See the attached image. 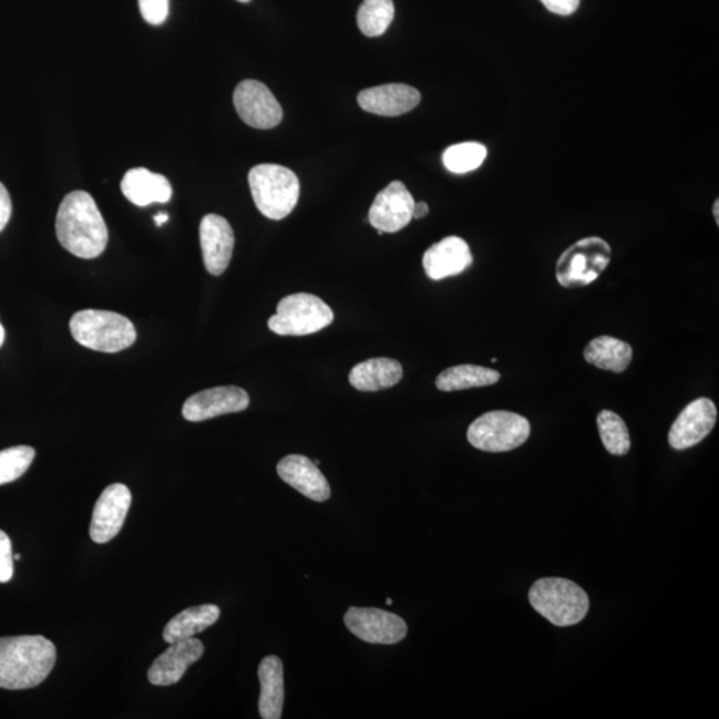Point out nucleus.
<instances>
[{"instance_id":"nucleus-29","label":"nucleus","mask_w":719,"mask_h":719,"mask_svg":"<svg viewBox=\"0 0 719 719\" xmlns=\"http://www.w3.org/2000/svg\"><path fill=\"white\" fill-rule=\"evenodd\" d=\"M35 459L34 448L19 445L0 452V485L21 479Z\"/></svg>"},{"instance_id":"nucleus-4","label":"nucleus","mask_w":719,"mask_h":719,"mask_svg":"<svg viewBox=\"0 0 719 719\" xmlns=\"http://www.w3.org/2000/svg\"><path fill=\"white\" fill-rule=\"evenodd\" d=\"M70 331L79 345L96 352H121L136 341V329L125 316L97 309L72 316Z\"/></svg>"},{"instance_id":"nucleus-14","label":"nucleus","mask_w":719,"mask_h":719,"mask_svg":"<svg viewBox=\"0 0 719 719\" xmlns=\"http://www.w3.org/2000/svg\"><path fill=\"white\" fill-rule=\"evenodd\" d=\"M717 415V407L710 399L691 401L671 425L669 444L677 451H685L701 443L715 429Z\"/></svg>"},{"instance_id":"nucleus-34","label":"nucleus","mask_w":719,"mask_h":719,"mask_svg":"<svg viewBox=\"0 0 719 719\" xmlns=\"http://www.w3.org/2000/svg\"><path fill=\"white\" fill-rule=\"evenodd\" d=\"M429 214V206L424 202L420 203H414L413 207V219H422V217H425Z\"/></svg>"},{"instance_id":"nucleus-1","label":"nucleus","mask_w":719,"mask_h":719,"mask_svg":"<svg viewBox=\"0 0 719 719\" xmlns=\"http://www.w3.org/2000/svg\"><path fill=\"white\" fill-rule=\"evenodd\" d=\"M55 228L63 248L81 259H95L109 244V228L94 197L85 191H74L64 197Z\"/></svg>"},{"instance_id":"nucleus-18","label":"nucleus","mask_w":719,"mask_h":719,"mask_svg":"<svg viewBox=\"0 0 719 719\" xmlns=\"http://www.w3.org/2000/svg\"><path fill=\"white\" fill-rule=\"evenodd\" d=\"M472 261L470 246L458 236L445 237L433 244L422 257V266L432 280H443L460 275L471 267Z\"/></svg>"},{"instance_id":"nucleus-26","label":"nucleus","mask_w":719,"mask_h":719,"mask_svg":"<svg viewBox=\"0 0 719 719\" xmlns=\"http://www.w3.org/2000/svg\"><path fill=\"white\" fill-rule=\"evenodd\" d=\"M393 0H364L358 11L359 29L366 37H381L393 22Z\"/></svg>"},{"instance_id":"nucleus-9","label":"nucleus","mask_w":719,"mask_h":719,"mask_svg":"<svg viewBox=\"0 0 719 719\" xmlns=\"http://www.w3.org/2000/svg\"><path fill=\"white\" fill-rule=\"evenodd\" d=\"M234 104L237 115L250 127L270 130L283 121V109L273 92L253 79L237 84L234 92Z\"/></svg>"},{"instance_id":"nucleus-22","label":"nucleus","mask_w":719,"mask_h":719,"mask_svg":"<svg viewBox=\"0 0 719 719\" xmlns=\"http://www.w3.org/2000/svg\"><path fill=\"white\" fill-rule=\"evenodd\" d=\"M259 681L261 692L259 698L260 717L264 719H279L284 706V666L277 656H268L259 665Z\"/></svg>"},{"instance_id":"nucleus-32","label":"nucleus","mask_w":719,"mask_h":719,"mask_svg":"<svg viewBox=\"0 0 719 719\" xmlns=\"http://www.w3.org/2000/svg\"><path fill=\"white\" fill-rule=\"evenodd\" d=\"M547 10L561 17L572 16L579 6V0H541Z\"/></svg>"},{"instance_id":"nucleus-36","label":"nucleus","mask_w":719,"mask_h":719,"mask_svg":"<svg viewBox=\"0 0 719 719\" xmlns=\"http://www.w3.org/2000/svg\"><path fill=\"white\" fill-rule=\"evenodd\" d=\"M718 208H719V201H716L715 207H712V214H715V216H716L717 224H719V213H718L719 209Z\"/></svg>"},{"instance_id":"nucleus-2","label":"nucleus","mask_w":719,"mask_h":719,"mask_svg":"<svg viewBox=\"0 0 719 719\" xmlns=\"http://www.w3.org/2000/svg\"><path fill=\"white\" fill-rule=\"evenodd\" d=\"M57 656L55 645L43 636L0 638V688H35L54 669Z\"/></svg>"},{"instance_id":"nucleus-25","label":"nucleus","mask_w":719,"mask_h":719,"mask_svg":"<svg viewBox=\"0 0 719 719\" xmlns=\"http://www.w3.org/2000/svg\"><path fill=\"white\" fill-rule=\"evenodd\" d=\"M501 376L493 369L480 366H456L439 374L436 387L443 392L464 391V389L497 384Z\"/></svg>"},{"instance_id":"nucleus-17","label":"nucleus","mask_w":719,"mask_h":719,"mask_svg":"<svg viewBox=\"0 0 719 719\" xmlns=\"http://www.w3.org/2000/svg\"><path fill=\"white\" fill-rule=\"evenodd\" d=\"M277 474L284 483L292 486L302 496L325 503L331 497V486L319 466L301 454H289L277 464Z\"/></svg>"},{"instance_id":"nucleus-8","label":"nucleus","mask_w":719,"mask_h":719,"mask_svg":"<svg viewBox=\"0 0 719 719\" xmlns=\"http://www.w3.org/2000/svg\"><path fill=\"white\" fill-rule=\"evenodd\" d=\"M531 434V424L524 415L493 411L480 415L468 429V441L476 450L500 453L516 450Z\"/></svg>"},{"instance_id":"nucleus-7","label":"nucleus","mask_w":719,"mask_h":719,"mask_svg":"<svg viewBox=\"0 0 719 719\" xmlns=\"http://www.w3.org/2000/svg\"><path fill=\"white\" fill-rule=\"evenodd\" d=\"M612 248L602 237L592 236L564 250L556 266L557 280L564 288L589 286L608 268Z\"/></svg>"},{"instance_id":"nucleus-15","label":"nucleus","mask_w":719,"mask_h":719,"mask_svg":"<svg viewBox=\"0 0 719 719\" xmlns=\"http://www.w3.org/2000/svg\"><path fill=\"white\" fill-rule=\"evenodd\" d=\"M201 246L204 266L210 275L226 273L235 247L234 229L223 216L209 214L201 223Z\"/></svg>"},{"instance_id":"nucleus-6","label":"nucleus","mask_w":719,"mask_h":719,"mask_svg":"<svg viewBox=\"0 0 719 719\" xmlns=\"http://www.w3.org/2000/svg\"><path fill=\"white\" fill-rule=\"evenodd\" d=\"M333 319L332 309L318 296L295 294L279 302L276 315L268 320V327L280 336H307L331 326Z\"/></svg>"},{"instance_id":"nucleus-19","label":"nucleus","mask_w":719,"mask_h":719,"mask_svg":"<svg viewBox=\"0 0 719 719\" xmlns=\"http://www.w3.org/2000/svg\"><path fill=\"white\" fill-rule=\"evenodd\" d=\"M420 92L411 85L391 83L361 91L358 96L360 107L380 116H400L418 107Z\"/></svg>"},{"instance_id":"nucleus-33","label":"nucleus","mask_w":719,"mask_h":719,"mask_svg":"<svg viewBox=\"0 0 719 719\" xmlns=\"http://www.w3.org/2000/svg\"><path fill=\"white\" fill-rule=\"evenodd\" d=\"M12 214V203L8 188L0 183V233L8 226Z\"/></svg>"},{"instance_id":"nucleus-5","label":"nucleus","mask_w":719,"mask_h":719,"mask_svg":"<svg viewBox=\"0 0 719 719\" xmlns=\"http://www.w3.org/2000/svg\"><path fill=\"white\" fill-rule=\"evenodd\" d=\"M248 183L257 209L270 220L286 219L299 202L298 176L279 164L254 167L249 171Z\"/></svg>"},{"instance_id":"nucleus-23","label":"nucleus","mask_w":719,"mask_h":719,"mask_svg":"<svg viewBox=\"0 0 719 719\" xmlns=\"http://www.w3.org/2000/svg\"><path fill=\"white\" fill-rule=\"evenodd\" d=\"M219 617L220 609L216 605H201L183 610L164 628V641L171 645L182 639L193 638L215 625Z\"/></svg>"},{"instance_id":"nucleus-10","label":"nucleus","mask_w":719,"mask_h":719,"mask_svg":"<svg viewBox=\"0 0 719 719\" xmlns=\"http://www.w3.org/2000/svg\"><path fill=\"white\" fill-rule=\"evenodd\" d=\"M345 623L352 635L369 644H399L408 633L404 619L376 608H349Z\"/></svg>"},{"instance_id":"nucleus-31","label":"nucleus","mask_w":719,"mask_h":719,"mask_svg":"<svg viewBox=\"0 0 719 719\" xmlns=\"http://www.w3.org/2000/svg\"><path fill=\"white\" fill-rule=\"evenodd\" d=\"M14 576V554H12L11 540L0 531V584L9 583Z\"/></svg>"},{"instance_id":"nucleus-24","label":"nucleus","mask_w":719,"mask_h":719,"mask_svg":"<svg viewBox=\"0 0 719 719\" xmlns=\"http://www.w3.org/2000/svg\"><path fill=\"white\" fill-rule=\"evenodd\" d=\"M584 358L589 364L604 371L623 373L630 366L633 349L628 342L612 336H599L586 346Z\"/></svg>"},{"instance_id":"nucleus-39","label":"nucleus","mask_w":719,"mask_h":719,"mask_svg":"<svg viewBox=\"0 0 719 719\" xmlns=\"http://www.w3.org/2000/svg\"><path fill=\"white\" fill-rule=\"evenodd\" d=\"M386 603H387V605H392V604H393V599L388 598Z\"/></svg>"},{"instance_id":"nucleus-38","label":"nucleus","mask_w":719,"mask_h":719,"mask_svg":"<svg viewBox=\"0 0 719 719\" xmlns=\"http://www.w3.org/2000/svg\"><path fill=\"white\" fill-rule=\"evenodd\" d=\"M21 558H22L21 554H14V561H19Z\"/></svg>"},{"instance_id":"nucleus-27","label":"nucleus","mask_w":719,"mask_h":719,"mask_svg":"<svg viewBox=\"0 0 719 719\" xmlns=\"http://www.w3.org/2000/svg\"><path fill=\"white\" fill-rule=\"evenodd\" d=\"M597 425L606 451L615 456L629 453L631 443L628 427L617 413L603 411L598 414Z\"/></svg>"},{"instance_id":"nucleus-12","label":"nucleus","mask_w":719,"mask_h":719,"mask_svg":"<svg viewBox=\"0 0 719 719\" xmlns=\"http://www.w3.org/2000/svg\"><path fill=\"white\" fill-rule=\"evenodd\" d=\"M131 503V492L124 484H112L105 487L92 513L91 540L96 544H105L115 538L122 531Z\"/></svg>"},{"instance_id":"nucleus-20","label":"nucleus","mask_w":719,"mask_h":719,"mask_svg":"<svg viewBox=\"0 0 719 719\" xmlns=\"http://www.w3.org/2000/svg\"><path fill=\"white\" fill-rule=\"evenodd\" d=\"M122 193L137 207H147L153 203H168L173 197V187L166 176L151 173L147 168H132L124 175Z\"/></svg>"},{"instance_id":"nucleus-37","label":"nucleus","mask_w":719,"mask_h":719,"mask_svg":"<svg viewBox=\"0 0 719 719\" xmlns=\"http://www.w3.org/2000/svg\"><path fill=\"white\" fill-rule=\"evenodd\" d=\"M4 336H6L4 328H3V326H2V322H0V347L3 346V342H4Z\"/></svg>"},{"instance_id":"nucleus-28","label":"nucleus","mask_w":719,"mask_h":719,"mask_svg":"<svg viewBox=\"0 0 719 719\" xmlns=\"http://www.w3.org/2000/svg\"><path fill=\"white\" fill-rule=\"evenodd\" d=\"M487 150L484 144L465 142L454 144L445 150L443 163L448 171L453 174H466L481 167L486 160Z\"/></svg>"},{"instance_id":"nucleus-16","label":"nucleus","mask_w":719,"mask_h":719,"mask_svg":"<svg viewBox=\"0 0 719 719\" xmlns=\"http://www.w3.org/2000/svg\"><path fill=\"white\" fill-rule=\"evenodd\" d=\"M204 655L201 639L187 638L171 644L170 648L155 659L148 670V681L155 686H170L181 681L191 665Z\"/></svg>"},{"instance_id":"nucleus-3","label":"nucleus","mask_w":719,"mask_h":719,"mask_svg":"<svg viewBox=\"0 0 719 719\" xmlns=\"http://www.w3.org/2000/svg\"><path fill=\"white\" fill-rule=\"evenodd\" d=\"M533 609L558 628L577 625L588 615L589 597L571 579L541 578L530 590Z\"/></svg>"},{"instance_id":"nucleus-21","label":"nucleus","mask_w":719,"mask_h":719,"mask_svg":"<svg viewBox=\"0 0 719 719\" xmlns=\"http://www.w3.org/2000/svg\"><path fill=\"white\" fill-rule=\"evenodd\" d=\"M402 367L398 360L369 359L356 366L349 373V382L361 392H376L392 388L402 379Z\"/></svg>"},{"instance_id":"nucleus-30","label":"nucleus","mask_w":719,"mask_h":719,"mask_svg":"<svg viewBox=\"0 0 719 719\" xmlns=\"http://www.w3.org/2000/svg\"><path fill=\"white\" fill-rule=\"evenodd\" d=\"M144 21L148 24L161 25L167 21L170 0H138Z\"/></svg>"},{"instance_id":"nucleus-13","label":"nucleus","mask_w":719,"mask_h":719,"mask_svg":"<svg viewBox=\"0 0 719 719\" xmlns=\"http://www.w3.org/2000/svg\"><path fill=\"white\" fill-rule=\"evenodd\" d=\"M249 396L239 387H216L197 392L184 402L183 418L191 422L215 419L217 415L246 411Z\"/></svg>"},{"instance_id":"nucleus-40","label":"nucleus","mask_w":719,"mask_h":719,"mask_svg":"<svg viewBox=\"0 0 719 719\" xmlns=\"http://www.w3.org/2000/svg\"><path fill=\"white\" fill-rule=\"evenodd\" d=\"M237 2L248 3V2H250V0H237Z\"/></svg>"},{"instance_id":"nucleus-35","label":"nucleus","mask_w":719,"mask_h":719,"mask_svg":"<svg viewBox=\"0 0 719 719\" xmlns=\"http://www.w3.org/2000/svg\"><path fill=\"white\" fill-rule=\"evenodd\" d=\"M155 224L157 227H162L164 223L168 222V215L167 214H157L155 217Z\"/></svg>"},{"instance_id":"nucleus-11","label":"nucleus","mask_w":719,"mask_h":719,"mask_svg":"<svg viewBox=\"0 0 719 719\" xmlns=\"http://www.w3.org/2000/svg\"><path fill=\"white\" fill-rule=\"evenodd\" d=\"M414 199L404 183L392 182L381 191L369 208V223L379 233L394 234L413 219Z\"/></svg>"}]
</instances>
